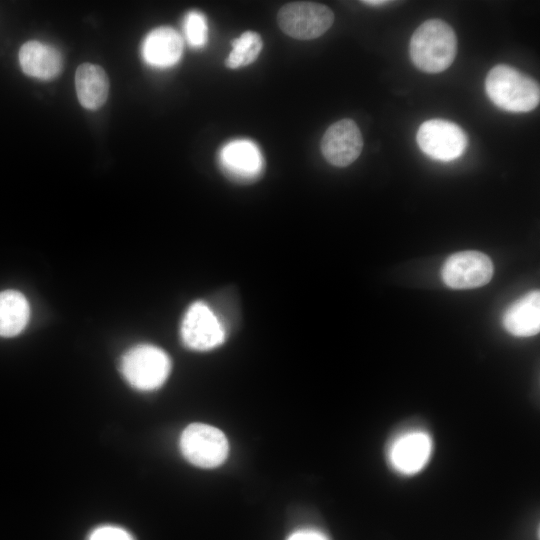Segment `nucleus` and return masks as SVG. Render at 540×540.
Wrapping results in <instances>:
<instances>
[{
	"mask_svg": "<svg viewBox=\"0 0 540 540\" xmlns=\"http://www.w3.org/2000/svg\"><path fill=\"white\" fill-rule=\"evenodd\" d=\"M75 88L80 104L88 110H96L107 100L109 80L102 67L83 63L75 73Z\"/></svg>",
	"mask_w": 540,
	"mask_h": 540,
	"instance_id": "obj_15",
	"label": "nucleus"
},
{
	"mask_svg": "<svg viewBox=\"0 0 540 540\" xmlns=\"http://www.w3.org/2000/svg\"><path fill=\"white\" fill-rule=\"evenodd\" d=\"M228 328L209 303L198 300L189 305L180 324L182 343L191 350L206 352L220 347Z\"/></svg>",
	"mask_w": 540,
	"mask_h": 540,
	"instance_id": "obj_5",
	"label": "nucleus"
},
{
	"mask_svg": "<svg viewBox=\"0 0 540 540\" xmlns=\"http://www.w3.org/2000/svg\"><path fill=\"white\" fill-rule=\"evenodd\" d=\"M409 53L412 62L421 71L442 72L451 66L456 57V34L443 20L429 19L414 31Z\"/></svg>",
	"mask_w": 540,
	"mask_h": 540,
	"instance_id": "obj_1",
	"label": "nucleus"
},
{
	"mask_svg": "<svg viewBox=\"0 0 540 540\" xmlns=\"http://www.w3.org/2000/svg\"><path fill=\"white\" fill-rule=\"evenodd\" d=\"M320 147L324 158L331 165L346 167L361 154L363 138L359 127L352 119H341L326 130Z\"/></svg>",
	"mask_w": 540,
	"mask_h": 540,
	"instance_id": "obj_11",
	"label": "nucleus"
},
{
	"mask_svg": "<svg viewBox=\"0 0 540 540\" xmlns=\"http://www.w3.org/2000/svg\"><path fill=\"white\" fill-rule=\"evenodd\" d=\"M491 259L479 251L450 255L441 270L443 282L453 289H473L486 285L493 277Z\"/></svg>",
	"mask_w": 540,
	"mask_h": 540,
	"instance_id": "obj_9",
	"label": "nucleus"
},
{
	"mask_svg": "<svg viewBox=\"0 0 540 540\" xmlns=\"http://www.w3.org/2000/svg\"><path fill=\"white\" fill-rule=\"evenodd\" d=\"M507 332L517 337H530L540 331V292L533 290L512 303L503 315Z\"/></svg>",
	"mask_w": 540,
	"mask_h": 540,
	"instance_id": "obj_14",
	"label": "nucleus"
},
{
	"mask_svg": "<svg viewBox=\"0 0 540 540\" xmlns=\"http://www.w3.org/2000/svg\"><path fill=\"white\" fill-rule=\"evenodd\" d=\"M141 51L143 59L150 66L171 67L182 56L183 40L176 30L170 27H159L146 36Z\"/></svg>",
	"mask_w": 540,
	"mask_h": 540,
	"instance_id": "obj_13",
	"label": "nucleus"
},
{
	"mask_svg": "<svg viewBox=\"0 0 540 540\" xmlns=\"http://www.w3.org/2000/svg\"><path fill=\"white\" fill-rule=\"evenodd\" d=\"M183 28L185 37L191 47L201 48L207 43V20L200 11H189L184 18Z\"/></svg>",
	"mask_w": 540,
	"mask_h": 540,
	"instance_id": "obj_18",
	"label": "nucleus"
},
{
	"mask_svg": "<svg viewBox=\"0 0 540 540\" xmlns=\"http://www.w3.org/2000/svg\"><path fill=\"white\" fill-rule=\"evenodd\" d=\"M280 29L299 40H311L323 35L334 22V13L326 5L299 1L282 6L277 15Z\"/></svg>",
	"mask_w": 540,
	"mask_h": 540,
	"instance_id": "obj_7",
	"label": "nucleus"
},
{
	"mask_svg": "<svg viewBox=\"0 0 540 540\" xmlns=\"http://www.w3.org/2000/svg\"><path fill=\"white\" fill-rule=\"evenodd\" d=\"M180 449L191 464L200 468H215L226 460L229 444L220 429L208 424L193 423L183 430Z\"/></svg>",
	"mask_w": 540,
	"mask_h": 540,
	"instance_id": "obj_6",
	"label": "nucleus"
},
{
	"mask_svg": "<svg viewBox=\"0 0 540 540\" xmlns=\"http://www.w3.org/2000/svg\"><path fill=\"white\" fill-rule=\"evenodd\" d=\"M120 368L132 387L151 391L161 387L167 380L171 360L161 348L152 344H139L123 355Z\"/></svg>",
	"mask_w": 540,
	"mask_h": 540,
	"instance_id": "obj_4",
	"label": "nucleus"
},
{
	"mask_svg": "<svg viewBox=\"0 0 540 540\" xmlns=\"http://www.w3.org/2000/svg\"><path fill=\"white\" fill-rule=\"evenodd\" d=\"M362 3L366 4V5H369V6H384L388 3H391V1H386V0H366V1H362Z\"/></svg>",
	"mask_w": 540,
	"mask_h": 540,
	"instance_id": "obj_21",
	"label": "nucleus"
},
{
	"mask_svg": "<svg viewBox=\"0 0 540 540\" xmlns=\"http://www.w3.org/2000/svg\"><path fill=\"white\" fill-rule=\"evenodd\" d=\"M231 44L232 51L225 61V65L231 69L241 68L253 63L263 47L260 35L254 31L242 33Z\"/></svg>",
	"mask_w": 540,
	"mask_h": 540,
	"instance_id": "obj_17",
	"label": "nucleus"
},
{
	"mask_svg": "<svg viewBox=\"0 0 540 540\" xmlns=\"http://www.w3.org/2000/svg\"><path fill=\"white\" fill-rule=\"evenodd\" d=\"M416 140L426 155L440 161L459 158L467 146L465 132L457 124L443 119H431L422 123Z\"/></svg>",
	"mask_w": 540,
	"mask_h": 540,
	"instance_id": "obj_8",
	"label": "nucleus"
},
{
	"mask_svg": "<svg viewBox=\"0 0 540 540\" xmlns=\"http://www.w3.org/2000/svg\"><path fill=\"white\" fill-rule=\"evenodd\" d=\"M29 315V303L21 292H0V336L13 337L21 333L28 323Z\"/></svg>",
	"mask_w": 540,
	"mask_h": 540,
	"instance_id": "obj_16",
	"label": "nucleus"
},
{
	"mask_svg": "<svg viewBox=\"0 0 540 540\" xmlns=\"http://www.w3.org/2000/svg\"><path fill=\"white\" fill-rule=\"evenodd\" d=\"M485 89L496 106L509 112H529L540 102L538 83L505 64L496 65L488 72Z\"/></svg>",
	"mask_w": 540,
	"mask_h": 540,
	"instance_id": "obj_2",
	"label": "nucleus"
},
{
	"mask_svg": "<svg viewBox=\"0 0 540 540\" xmlns=\"http://www.w3.org/2000/svg\"><path fill=\"white\" fill-rule=\"evenodd\" d=\"M434 451L432 435L423 428H406L395 434L385 448L389 468L402 477H413L431 461Z\"/></svg>",
	"mask_w": 540,
	"mask_h": 540,
	"instance_id": "obj_3",
	"label": "nucleus"
},
{
	"mask_svg": "<svg viewBox=\"0 0 540 540\" xmlns=\"http://www.w3.org/2000/svg\"><path fill=\"white\" fill-rule=\"evenodd\" d=\"M223 174L238 184H251L261 178L264 159L255 142L236 139L226 143L219 152Z\"/></svg>",
	"mask_w": 540,
	"mask_h": 540,
	"instance_id": "obj_10",
	"label": "nucleus"
},
{
	"mask_svg": "<svg viewBox=\"0 0 540 540\" xmlns=\"http://www.w3.org/2000/svg\"><path fill=\"white\" fill-rule=\"evenodd\" d=\"M89 540H133L131 535L122 528L103 526L95 529Z\"/></svg>",
	"mask_w": 540,
	"mask_h": 540,
	"instance_id": "obj_19",
	"label": "nucleus"
},
{
	"mask_svg": "<svg viewBox=\"0 0 540 540\" xmlns=\"http://www.w3.org/2000/svg\"><path fill=\"white\" fill-rule=\"evenodd\" d=\"M287 540H329L325 534L314 529H303L292 533Z\"/></svg>",
	"mask_w": 540,
	"mask_h": 540,
	"instance_id": "obj_20",
	"label": "nucleus"
},
{
	"mask_svg": "<svg viewBox=\"0 0 540 540\" xmlns=\"http://www.w3.org/2000/svg\"><path fill=\"white\" fill-rule=\"evenodd\" d=\"M19 64L26 75L40 80H51L61 73L63 58L55 47L31 40L21 46Z\"/></svg>",
	"mask_w": 540,
	"mask_h": 540,
	"instance_id": "obj_12",
	"label": "nucleus"
}]
</instances>
